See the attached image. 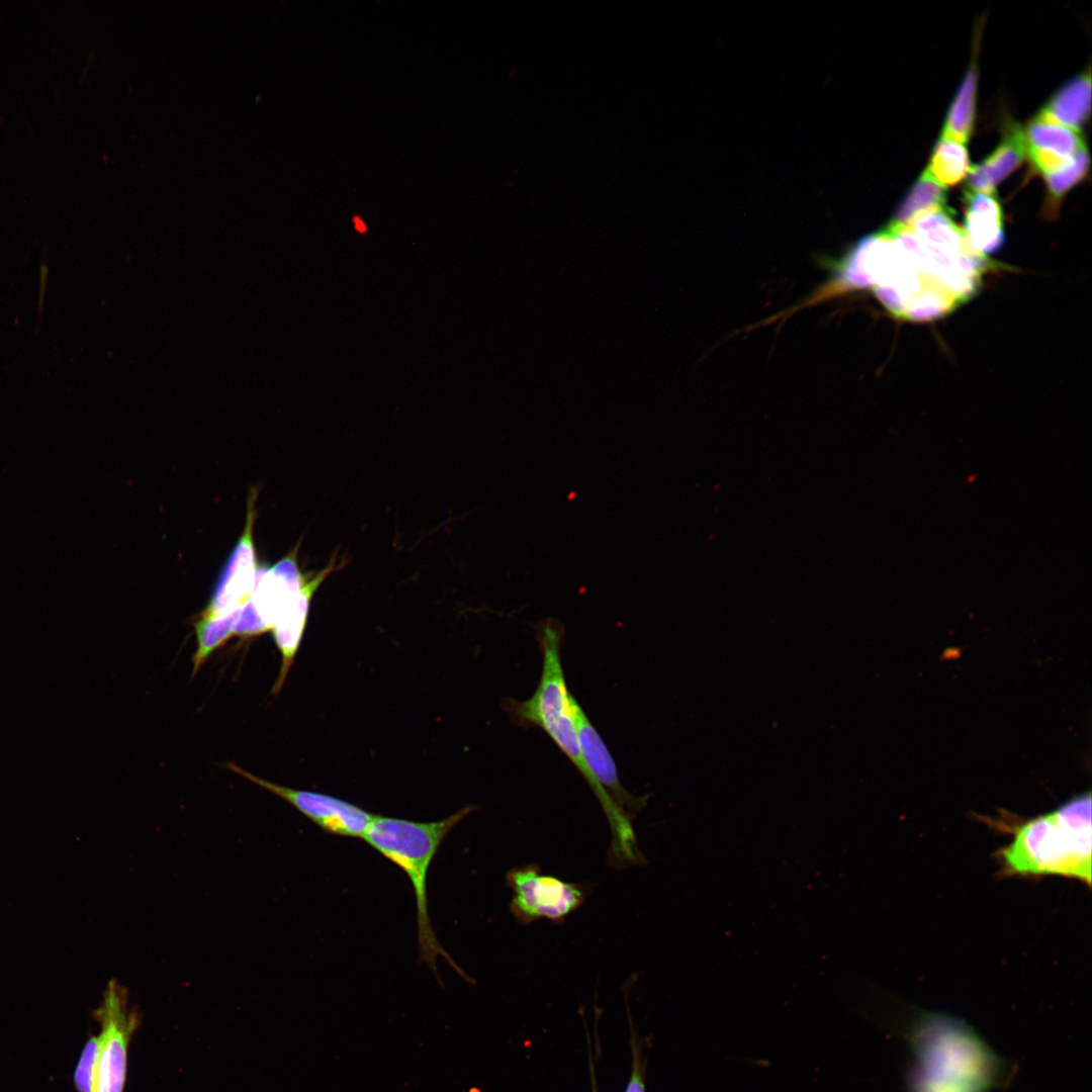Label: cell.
Wrapping results in <instances>:
<instances>
[{"label": "cell", "instance_id": "obj_14", "mask_svg": "<svg viewBox=\"0 0 1092 1092\" xmlns=\"http://www.w3.org/2000/svg\"><path fill=\"white\" fill-rule=\"evenodd\" d=\"M1026 158L1023 130L1016 124L1006 129L996 150L982 163L970 168L966 189L995 192V187Z\"/></svg>", "mask_w": 1092, "mask_h": 1092}, {"label": "cell", "instance_id": "obj_23", "mask_svg": "<svg viewBox=\"0 0 1092 1092\" xmlns=\"http://www.w3.org/2000/svg\"><path fill=\"white\" fill-rule=\"evenodd\" d=\"M353 221H354V224H355V229H356V230H357V231H358L359 233H364V232H366V225H365L364 221H362V219H361L360 217H358V216H355V217L353 218Z\"/></svg>", "mask_w": 1092, "mask_h": 1092}, {"label": "cell", "instance_id": "obj_11", "mask_svg": "<svg viewBox=\"0 0 1092 1092\" xmlns=\"http://www.w3.org/2000/svg\"><path fill=\"white\" fill-rule=\"evenodd\" d=\"M573 711L581 755L586 767L613 801L633 818L635 813L646 805L647 796H633L624 788L615 760L576 699L573 702Z\"/></svg>", "mask_w": 1092, "mask_h": 1092}, {"label": "cell", "instance_id": "obj_5", "mask_svg": "<svg viewBox=\"0 0 1092 1092\" xmlns=\"http://www.w3.org/2000/svg\"><path fill=\"white\" fill-rule=\"evenodd\" d=\"M94 1014L101 1031L91 1092H123L127 1052L140 1023L139 1014L129 1007L127 992L116 980L109 981Z\"/></svg>", "mask_w": 1092, "mask_h": 1092}, {"label": "cell", "instance_id": "obj_16", "mask_svg": "<svg viewBox=\"0 0 1092 1092\" xmlns=\"http://www.w3.org/2000/svg\"><path fill=\"white\" fill-rule=\"evenodd\" d=\"M977 84V66L973 62L948 110L940 139L961 144L969 141L975 122Z\"/></svg>", "mask_w": 1092, "mask_h": 1092}, {"label": "cell", "instance_id": "obj_13", "mask_svg": "<svg viewBox=\"0 0 1092 1092\" xmlns=\"http://www.w3.org/2000/svg\"><path fill=\"white\" fill-rule=\"evenodd\" d=\"M964 231L971 247L981 255L1001 250L1005 240L1003 210L995 192L966 189Z\"/></svg>", "mask_w": 1092, "mask_h": 1092}, {"label": "cell", "instance_id": "obj_10", "mask_svg": "<svg viewBox=\"0 0 1092 1092\" xmlns=\"http://www.w3.org/2000/svg\"><path fill=\"white\" fill-rule=\"evenodd\" d=\"M337 552L330 562L317 571L307 572V577L298 594L282 613L272 629L274 640L282 657L281 668L274 685L273 693H278L291 668L305 630L310 602L313 595L326 578L343 564L337 563Z\"/></svg>", "mask_w": 1092, "mask_h": 1092}, {"label": "cell", "instance_id": "obj_4", "mask_svg": "<svg viewBox=\"0 0 1092 1092\" xmlns=\"http://www.w3.org/2000/svg\"><path fill=\"white\" fill-rule=\"evenodd\" d=\"M918 1053L923 1081L981 1092L993 1076L994 1061L986 1049L957 1022L929 1018L922 1025Z\"/></svg>", "mask_w": 1092, "mask_h": 1092}, {"label": "cell", "instance_id": "obj_9", "mask_svg": "<svg viewBox=\"0 0 1092 1092\" xmlns=\"http://www.w3.org/2000/svg\"><path fill=\"white\" fill-rule=\"evenodd\" d=\"M257 492L252 490L247 502L244 531L230 554L213 588L203 618H215L241 610L250 600L259 569L253 539Z\"/></svg>", "mask_w": 1092, "mask_h": 1092}, {"label": "cell", "instance_id": "obj_6", "mask_svg": "<svg viewBox=\"0 0 1092 1092\" xmlns=\"http://www.w3.org/2000/svg\"><path fill=\"white\" fill-rule=\"evenodd\" d=\"M507 885L514 893L510 912L523 925L541 918L563 922L586 898L583 885L542 875L537 864L512 869L507 874Z\"/></svg>", "mask_w": 1092, "mask_h": 1092}, {"label": "cell", "instance_id": "obj_17", "mask_svg": "<svg viewBox=\"0 0 1092 1092\" xmlns=\"http://www.w3.org/2000/svg\"><path fill=\"white\" fill-rule=\"evenodd\" d=\"M968 151L964 144L940 139L926 168L929 175L944 188L963 180L970 171Z\"/></svg>", "mask_w": 1092, "mask_h": 1092}, {"label": "cell", "instance_id": "obj_3", "mask_svg": "<svg viewBox=\"0 0 1092 1092\" xmlns=\"http://www.w3.org/2000/svg\"><path fill=\"white\" fill-rule=\"evenodd\" d=\"M562 635L561 626L551 619L539 625L538 640L543 654L541 678L533 696L512 702L511 711L520 724L536 725L547 733L587 782L606 817H612L619 807L593 777L581 755L573 711L575 698L567 689L561 664Z\"/></svg>", "mask_w": 1092, "mask_h": 1092}, {"label": "cell", "instance_id": "obj_15", "mask_svg": "<svg viewBox=\"0 0 1092 1092\" xmlns=\"http://www.w3.org/2000/svg\"><path fill=\"white\" fill-rule=\"evenodd\" d=\"M1090 72L1082 73L1062 86L1037 116L1079 131L1090 114Z\"/></svg>", "mask_w": 1092, "mask_h": 1092}, {"label": "cell", "instance_id": "obj_19", "mask_svg": "<svg viewBox=\"0 0 1092 1092\" xmlns=\"http://www.w3.org/2000/svg\"><path fill=\"white\" fill-rule=\"evenodd\" d=\"M241 610L215 618L200 617L198 621L194 622L197 646L192 660L193 674L199 670L215 649L235 634Z\"/></svg>", "mask_w": 1092, "mask_h": 1092}, {"label": "cell", "instance_id": "obj_22", "mask_svg": "<svg viewBox=\"0 0 1092 1092\" xmlns=\"http://www.w3.org/2000/svg\"><path fill=\"white\" fill-rule=\"evenodd\" d=\"M626 1092H645L644 1084L637 1068H635L632 1073Z\"/></svg>", "mask_w": 1092, "mask_h": 1092}, {"label": "cell", "instance_id": "obj_2", "mask_svg": "<svg viewBox=\"0 0 1092 1092\" xmlns=\"http://www.w3.org/2000/svg\"><path fill=\"white\" fill-rule=\"evenodd\" d=\"M475 809V806L469 805L445 819L433 822L375 816L363 836L371 847L399 867L410 878L417 905L420 960L435 972L437 960L441 957L464 975L442 947L433 930L427 896L428 873L442 841Z\"/></svg>", "mask_w": 1092, "mask_h": 1092}, {"label": "cell", "instance_id": "obj_8", "mask_svg": "<svg viewBox=\"0 0 1092 1092\" xmlns=\"http://www.w3.org/2000/svg\"><path fill=\"white\" fill-rule=\"evenodd\" d=\"M228 767L280 797L330 834L363 838L376 816L333 796L282 787L261 779L235 763H229Z\"/></svg>", "mask_w": 1092, "mask_h": 1092}, {"label": "cell", "instance_id": "obj_12", "mask_svg": "<svg viewBox=\"0 0 1092 1092\" xmlns=\"http://www.w3.org/2000/svg\"><path fill=\"white\" fill-rule=\"evenodd\" d=\"M1023 133L1026 156L1044 176L1067 167L1085 147L1079 131L1037 115Z\"/></svg>", "mask_w": 1092, "mask_h": 1092}, {"label": "cell", "instance_id": "obj_18", "mask_svg": "<svg viewBox=\"0 0 1092 1092\" xmlns=\"http://www.w3.org/2000/svg\"><path fill=\"white\" fill-rule=\"evenodd\" d=\"M946 190L925 171L905 195L892 220L907 224L918 214L934 208L944 207Z\"/></svg>", "mask_w": 1092, "mask_h": 1092}, {"label": "cell", "instance_id": "obj_20", "mask_svg": "<svg viewBox=\"0 0 1092 1092\" xmlns=\"http://www.w3.org/2000/svg\"><path fill=\"white\" fill-rule=\"evenodd\" d=\"M1089 154L1086 147H1083L1075 159L1064 169L1045 175L1048 196H1049V209L1046 210L1052 216L1054 212L1058 211L1059 203L1067 192L1084 179L1089 169Z\"/></svg>", "mask_w": 1092, "mask_h": 1092}, {"label": "cell", "instance_id": "obj_7", "mask_svg": "<svg viewBox=\"0 0 1092 1092\" xmlns=\"http://www.w3.org/2000/svg\"><path fill=\"white\" fill-rule=\"evenodd\" d=\"M298 546L274 565L259 567L251 598L241 610L235 634L254 636L273 629L307 577L298 566Z\"/></svg>", "mask_w": 1092, "mask_h": 1092}, {"label": "cell", "instance_id": "obj_1", "mask_svg": "<svg viewBox=\"0 0 1092 1092\" xmlns=\"http://www.w3.org/2000/svg\"><path fill=\"white\" fill-rule=\"evenodd\" d=\"M1091 836V795L1086 793L1017 826L1001 855L1013 874L1060 875L1090 885Z\"/></svg>", "mask_w": 1092, "mask_h": 1092}, {"label": "cell", "instance_id": "obj_21", "mask_svg": "<svg viewBox=\"0 0 1092 1092\" xmlns=\"http://www.w3.org/2000/svg\"><path fill=\"white\" fill-rule=\"evenodd\" d=\"M98 1052V1036H90L82 1052L74 1073V1085L78 1092H91L94 1065Z\"/></svg>", "mask_w": 1092, "mask_h": 1092}]
</instances>
